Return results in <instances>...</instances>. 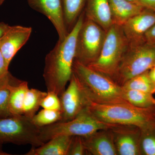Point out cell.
Segmentation results:
<instances>
[{"label":"cell","instance_id":"obj_1","mask_svg":"<svg viewBox=\"0 0 155 155\" xmlns=\"http://www.w3.org/2000/svg\"><path fill=\"white\" fill-rule=\"evenodd\" d=\"M84 16V12L67 37L63 41H58L45 58L43 76L48 91L54 92L59 96L72 77L78 34Z\"/></svg>","mask_w":155,"mask_h":155},{"label":"cell","instance_id":"obj_2","mask_svg":"<svg viewBox=\"0 0 155 155\" xmlns=\"http://www.w3.org/2000/svg\"><path fill=\"white\" fill-rule=\"evenodd\" d=\"M72 72L90 102L100 104L126 102L123 89L110 78L75 61Z\"/></svg>","mask_w":155,"mask_h":155},{"label":"cell","instance_id":"obj_3","mask_svg":"<svg viewBox=\"0 0 155 155\" xmlns=\"http://www.w3.org/2000/svg\"><path fill=\"white\" fill-rule=\"evenodd\" d=\"M87 108L94 116L106 123L133 125L141 130L155 126V108H141L126 102L100 104L89 102Z\"/></svg>","mask_w":155,"mask_h":155},{"label":"cell","instance_id":"obj_4","mask_svg":"<svg viewBox=\"0 0 155 155\" xmlns=\"http://www.w3.org/2000/svg\"><path fill=\"white\" fill-rule=\"evenodd\" d=\"M115 125L100 121L86 108L70 121H59L51 125L40 127L39 138L45 143L58 135L85 137L98 130L109 129Z\"/></svg>","mask_w":155,"mask_h":155},{"label":"cell","instance_id":"obj_5","mask_svg":"<svg viewBox=\"0 0 155 155\" xmlns=\"http://www.w3.org/2000/svg\"><path fill=\"white\" fill-rule=\"evenodd\" d=\"M128 47L122 26L113 24L107 31L99 57L94 63L87 66L113 80Z\"/></svg>","mask_w":155,"mask_h":155},{"label":"cell","instance_id":"obj_6","mask_svg":"<svg viewBox=\"0 0 155 155\" xmlns=\"http://www.w3.org/2000/svg\"><path fill=\"white\" fill-rule=\"evenodd\" d=\"M155 45L145 42L129 47L122 57L113 80L122 87L129 79L155 66Z\"/></svg>","mask_w":155,"mask_h":155},{"label":"cell","instance_id":"obj_7","mask_svg":"<svg viewBox=\"0 0 155 155\" xmlns=\"http://www.w3.org/2000/svg\"><path fill=\"white\" fill-rule=\"evenodd\" d=\"M40 127L24 115L0 117V143L29 144L38 147L44 144L39 138Z\"/></svg>","mask_w":155,"mask_h":155},{"label":"cell","instance_id":"obj_8","mask_svg":"<svg viewBox=\"0 0 155 155\" xmlns=\"http://www.w3.org/2000/svg\"><path fill=\"white\" fill-rule=\"evenodd\" d=\"M107 31L94 21L84 18L78 34L75 60L88 66L99 57Z\"/></svg>","mask_w":155,"mask_h":155},{"label":"cell","instance_id":"obj_9","mask_svg":"<svg viewBox=\"0 0 155 155\" xmlns=\"http://www.w3.org/2000/svg\"><path fill=\"white\" fill-rule=\"evenodd\" d=\"M69 82L68 87L60 96L62 113L61 122L74 119L87 108L90 102L73 72Z\"/></svg>","mask_w":155,"mask_h":155},{"label":"cell","instance_id":"obj_10","mask_svg":"<svg viewBox=\"0 0 155 155\" xmlns=\"http://www.w3.org/2000/svg\"><path fill=\"white\" fill-rule=\"evenodd\" d=\"M117 155H141V130L133 125L115 124L110 128Z\"/></svg>","mask_w":155,"mask_h":155},{"label":"cell","instance_id":"obj_11","mask_svg":"<svg viewBox=\"0 0 155 155\" xmlns=\"http://www.w3.org/2000/svg\"><path fill=\"white\" fill-rule=\"evenodd\" d=\"M155 24V13L145 9L126 21L122 27L129 47L146 42L145 35Z\"/></svg>","mask_w":155,"mask_h":155},{"label":"cell","instance_id":"obj_12","mask_svg":"<svg viewBox=\"0 0 155 155\" xmlns=\"http://www.w3.org/2000/svg\"><path fill=\"white\" fill-rule=\"evenodd\" d=\"M32 32V28L21 25L10 26L0 38V51L7 67L17 52L26 44Z\"/></svg>","mask_w":155,"mask_h":155},{"label":"cell","instance_id":"obj_13","mask_svg":"<svg viewBox=\"0 0 155 155\" xmlns=\"http://www.w3.org/2000/svg\"><path fill=\"white\" fill-rule=\"evenodd\" d=\"M31 8L46 16L52 23L58 35L59 41H63L69 32L64 20L61 0H27Z\"/></svg>","mask_w":155,"mask_h":155},{"label":"cell","instance_id":"obj_14","mask_svg":"<svg viewBox=\"0 0 155 155\" xmlns=\"http://www.w3.org/2000/svg\"><path fill=\"white\" fill-rule=\"evenodd\" d=\"M81 137L87 155H117L110 128Z\"/></svg>","mask_w":155,"mask_h":155},{"label":"cell","instance_id":"obj_15","mask_svg":"<svg viewBox=\"0 0 155 155\" xmlns=\"http://www.w3.org/2000/svg\"><path fill=\"white\" fill-rule=\"evenodd\" d=\"M84 16L100 25L106 31L113 25L108 0H87Z\"/></svg>","mask_w":155,"mask_h":155},{"label":"cell","instance_id":"obj_16","mask_svg":"<svg viewBox=\"0 0 155 155\" xmlns=\"http://www.w3.org/2000/svg\"><path fill=\"white\" fill-rule=\"evenodd\" d=\"M74 136H57L38 147H32L25 155H68Z\"/></svg>","mask_w":155,"mask_h":155},{"label":"cell","instance_id":"obj_17","mask_svg":"<svg viewBox=\"0 0 155 155\" xmlns=\"http://www.w3.org/2000/svg\"><path fill=\"white\" fill-rule=\"evenodd\" d=\"M113 24L122 26L128 19L144 10L141 6L128 0H108Z\"/></svg>","mask_w":155,"mask_h":155},{"label":"cell","instance_id":"obj_18","mask_svg":"<svg viewBox=\"0 0 155 155\" xmlns=\"http://www.w3.org/2000/svg\"><path fill=\"white\" fill-rule=\"evenodd\" d=\"M87 0H61L64 20L68 32H70L83 12Z\"/></svg>","mask_w":155,"mask_h":155},{"label":"cell","instance_id":"obj_19","mask_svg":"<svg viewBox=\"0 0 155 155\" xmlns=\"http://www.w3.org/2000/svg\"><path fill=\"white\" fill-rule=\"evenodd\" d=\"M28 88V82L22 81L12 87L9 102V110L11 115H23V102Z\"/></svg>","mask_w":155,"mask_h":155},{"label":"cell","instance_id":"obj_20","mask_svg":"<svg viewBox=\"0 0 155 155\" xmlns=\"http://www.w3.org/2000/svg\"><path fill=\"white\" fill-rule=\"evenodd\" d=\"M47 92L36 89H29L26 91L23 105V115L32 119L36 114Z\"/></svg>","mask_w":155,"mask_h":155},{"label":"cell","instance_id":"obj_21","mask_svg":"<svg viewBox=\"0 0 155 155\" xmlns=\"http://www.w3.org/2000/svg\"><path fill=\"white\" fill-rule=\"evenodd\" d=\"M123 89V97L132 105L141 108H155L153 94L134 90Z\"/></svg>","mask_w":155,"mask_h":155},{"label":"cell","instance_id":"obj_22","mask_svg":"<svg viewBox=\"0 0 155 155\" xmlns=\"http://www.w3.org/2000/svg\"><path fill=\"white\" fill-rule=\"evenodd\" d=\"M148 72L147 71L129 79L123 84L122 88L155 94V83L150 78Z\"/></svg>","mask_w":155,"mask_h":155},{"label":"cell","instance_id":"obj_23","mask_svg":"<svg viewBox=\"0 0 155 155\" xmlns=\"http://www.w3.org/2000/svg\"><path fill=\"white\" fill-rule=\"evenodd\" d=\"M19 81L12 75L8 80L0 84V117L12 116L9 107L10 93L13 85Z\"/></svg>","mask_w":155,"mask_h":155},{"label":"cell","instance_id":"obj_24","mask_svg":"<svg viewBox=\"0 0 155 155\" xmlns=\"http://www.w3.org/2000/svg\"><path fill=\"white\" fill-rule=\"evenodd\" d=\"M61 119V111L43 109L38 112V114H35L31 120L36 126L41 127L59 122Z\"/></svg>","mask_w":155,"mask_h":155},{"label":"cell","instance_id":"obj_25","mask_svg":"<svg viewBox=\"0 0 155 155\" xmlns=\"http://www.w3.org/2000/svg\"><path fill=\"white\" fill-rule=\"evenodd\" d=\"M140 150L141 155H155V126L141 130Z\"/></svg>","mask_w":155,"mask_h":155},{"label":"cell","instance_id":"obj_26","mask_svg":"<svg viewBox=\"0 0 155 155\" xmlns=\"http://www.w3.org/2000/svg\"><path fill=\"white\" fill-rule=\"evenodd\" d=\"M43 109L61 111V105L60 96L53 91H48L41 104Z\"/></svg>","mask_w":155,"mask_h":155},{"label":"cell","instance_id":"obj_27","mask_svg":"<svg viewBox=\"0 0 155 155\" xmlns=\"http://www.w3.org/2000/svg\"><path fill=\"white\" fill-rule=\"evenodd\" d=\"M87 155L81 137L74 136L69 148L68 155Z\"/></svg>","mask_w":155,"mask_h":155},{"label":"cell","instance_id":"obj_28","mask_svg":"<svg viewBox=\"0 0 155 155\" xmlns=\"http://www.w3.org/2000/svg\"><path fill=\"white\" fill-rule=\"evenodd\" d=\"M6 66L5 59L0 51V84L8 80L11 77V73Z\"/></svg>","mask_w":155,"mask_h":155},{"label":"cell","instance_id":"obj_29","mask_svg":"<svg viewBox=\"0 0 155 155\" xmlns=\"http://www.w3.org/2000/svg\"><path fill=\"white\" fill-rule=\"evenodd\" d=\"M135 2L143 8L155 13V0H135Z\"/></svg>","mask_w":155,"mask_h":155},{"label":"cell","instance_id":"obj_30","mask_svg":"<svg viewBox=\"0 0 155 155\" xmlns=\"http://www.w3.org/2000/svg\"><path fill=\"white\" fill-rule=\"evenodd\" d=\"M145 40L147 43L155 45V24L146 33Z\"/></svg>","mask_w":155,"mask_h":155},{"label":"cell","instance_id":"obj_31","mask_svg":"<svg viewBox=\"0 0 155 155\" xmlns=\"http://www.w3.org/2000/svg\"><path fill=\"white\" fill-rule=\"evenodd\" d=\"M10 26V25L6 24L5 22H0V38L8 29Z\"/></svg>","mask_w":155,"mask_h":155},{"label":"cell","instance_id":"obj_32","mask_svg":"<svg viewBox=\"0 0 155 155\" xmlns=\"http://www.w3.org/2000/svg\"><path fill=\"white\" fill-rule=\"evenodd\" d=\"M148 73L150 78L155 83V66L149 70Z\"/></svg>","mask_w":155,"mask_h":155},{"label":"cell","instance_id":"obj_33","mask_svg":"<svg viewBox=\"0 0 155 155\" xmlns=\"http://www.w3.org/2000/svg\"><path fill=\"white\" fill-rule=\"evenodd\" d=\"M2 144L0 143V155H10L11 154L4 151L2 149Z\"/></svg>","mask_w":155,"mask_h":155},{"label":"cell","instance_id":"obj_34","mask_svg":"<svg viewBox=\"0 0 155 155\" xmlns=\"http://www.w3.org/2000/svg\"><path fill=\"white\" fill-rule=\"evenodd\" d=\"M5 0H0V6L2 5L3 3L4 2Z\"/></svg>","mask_w":155,"mask_h":155},{"label":"cell","instance_id":"obj_35","mask_svg":"<svg viewBox=\"0 0 155 155\" xmlns=\"http://www.w3.org/2000/svg\"><path fill=\"white\" fill-rule=\"evenodd\" d=\"M128 1H130V2H132L135 3V0H128Z\"/></svg>","mask_w":155,"mask_h":155},{"label":"cell","instance_id":"obj_36","mask_svg":"<svg viewBox=\"0 0 155 155\" xmlns=\"http://www.w3.org/2000/svg\"></svg>","mask_w":155,"mask_h":155}]
</instances>
